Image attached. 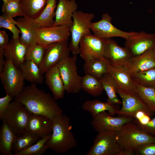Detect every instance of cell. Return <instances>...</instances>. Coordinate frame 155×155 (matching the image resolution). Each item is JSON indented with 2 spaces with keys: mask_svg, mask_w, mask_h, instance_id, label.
I'll use <instances>...</instances> for the list:
<instances>
[{
  "mask_svg": "<svg viewBox=\"0 0 155 155\" xmlns=\"http://www.w3.org/2000/svg\"><path fill=\"white\" fill-rule=\"evenodd\" d=\"M14 100L23 104L31 113L44 116L52 120L63 114L53 96L38 88L35 84L25 86Z\"/></svg>",
  "mask_w": 155,
  "mask_h": 155,
  "instance_id": "cell-1",
  "label": "cell"
},
{
  "mask_svg": "<svg viewBox=\"0 0 155 155\" xmlns=\"http://www.w3.org/2000/svg\"><path fill=\"white\" fill-rule=\"evenodd\" d=\"M52 131L46 142L49 149L59 154L76 147L78 142L71 131L70 119L63 114L53 119Z\"/></svg>",
  "mask_w": 155,
  "mask_h": 155,
  "instance_id": "cell-2",
  "label": "cell"
},
{
  "mask_svg": "<svg viewBox=\"0 0 155 155\" xmlns=\"http://www.w3.org/2000/svg\"><path fill=\"white\" fill-rule=\"evenodd\" d=\"M115 131L122 150L121 155H133L141 146L155 142V136L146 133L131 122L125 124Z\"/></svg>",
  "mask_w": 155,
  "mask_h": 155,
  "instance_id": "cell-3",
  "label": "cell"
},
{
  "mask_svg": "<svg viewBox=\"0 0 155 155\" xmlns=\"http://www.w3.org/2000/svg\"><path fill=\"white\" fill-rule=\"evenodd\" d=\"M94 15L93 13L76 11L73 14L72 22L69 28L71 40L69 44L72 54L77 55L80 53V43L85 36L91 34L90 26Z\"/></svg>",
  "mask_w": 155,
  "mask_h": 155,
  "instance_id": "cell-4",
  "label": "cell"
},
{
  "mask_svg": "<svg viewBox=\"0 0 155 155\" xmlns=\"http://www.w3.org/2000/svg\"><path fill=\"white\" fill-rule=\"evenodd\" d=\"M31 114L23 104L14 100L0 119L9 125L16 135H18L27 131Z\"/></svg>",
  "mask_w": 155,
  "mask_h": 155,
  "instance_id": "cell-5",
  "label": "cell"
},
{
  "mask_svg": "<svg viewBox=\"0 0 155 155\" xmlns=\"http://www.w3.org/2000/svg\"><path fill=\"white\" fill-rule=\"evenodd\" d=\"M77 55L66 57L56 65L63 82L66 91L76 93L81 90L82 77L78 74L76 65Z\"/></svg>",
  "mask_w": 155,
  "mask_h": 155,
  "instance_id": "cell-6",
  "label": "cell"
},
{
  "mask_svg": "<svg viewBox=\"0 0 155 155\" xmlns=\"http://www.w3.org/2000/svg\"><path fill=\"white\" fill-rule=\"evenodd\" d=\"M122 150L116 137L115 131L98 132L87 155H121Z\"/></svg>",
  "mask_w": 155,
  "mask_h": 155,
  "instance_id": "cell-7",
  "label": "cell"
},
{
  "mask_svg": "<svg viewBox=\"0 0 155 155\" xmlns=\"http://www.w3.org/2000/svg\"><path fill=\"white\" fill-rule=\"evenodd\" d=\"M0 77L6 94L14 98L22 92L25 87V79L21 70L9 60L6 59Z\"/></svg>",
  "mask_w": 155,
  "mask_h": 155,
  "instance_id": "cell-8",
  "label": "cell"
},
{
  "mask_svg": "<svg viewBox=\"0 0 155 155\" xmlns=\"http://www.w3.org/2000/svg\"><path fill=\"white\" fill-rule=\"evenodd\" d=\"M106 39L91 33L84 36L80 43V56L84 61L91 60H104Z\"/></svg>",
  "mask_w": 155,
  "mask_h": 155,
  "instance_id": "cell-9",
  "label": "cell"
},
{
  "mask_svg": "<svg viewBox=\"0 0 155 155\" xmlns=\"http://www.w3.org/2000/svg\"><path fill=\"white\" fill-rule=\"evenodd\" d=\"M112 19L108 13L103 14L101 19L91 24V31L96 36L102 38L110 39L113 37H120L125 40L129 39L137 32H127L121 30L111 23Z\"/></svg>",
  "mask_w": 155,
  "mask_h": 155,
  "instance_id": "cell-10",
  "label": "cell"
},
{
  "mask_svg": "<svg viewBox=\"0 0 155 155\" xmlns=\"http://www.w3.org/2000/svg\"><path fill=\"white\" fill-rule=\"evenodd\" d=\"M117 93L121 99L122 105L118 114L134 118L137 112L142 111L150 116L151 112L134 90L126 91L118 88Z\"/></svg>",
  "mask_w": 155,
  "mask_h": 155,
  "instance_id": "cell-11",
  "label": "cell"
},
{
  "mask_svg": "<svg viewBox=\"0 0 155 155\" xmlns=\"http://www.w3.org/2000/svg\"><path fill=\"white\" fill-rule=\"evenodd\" d=\"M68 40L54 43L47 46L44 58L40 66L43 75L61 60L69 56L71 51Z\"/></svg>",
  "mask_w": 155,
  "mask_h": 155,
  "instance_id": "cell-12",
  "label": "cell"
},
{
  "mask_svg": "<svg viewBox=\"0 0 155 155\" xmlns=\"http://www.w3.org/2000/svg\"><path fill=\"white\" fill-rule=\"evenodd\" d=\"M132 121V117L125 116L113 117L108 112L104 111L93 117L91 124L98 132L107 130L116 131L125 124Z\"/></svg>",
  "mask_w": 155,
  "mask_h": 155,
  "instance_id": "cell-13",
  "label": "cell"
},
{
  "mask_svg": "<svg viewBox=\"0 0 155 155\" xmlns=\"http://www.w3.org/2000/svg\"><path fill=\"white\" fill-rule=\"evenodd\" d=\"M36 34L37 43L46 47L68 40L70 36L69 28L61 26L37 28Z\"/></svg>",
  "mask_w": 155,
  "mask_h": 155,
  "instance_id": "cell-14",
  "label": "cell"
},
{
  "mask_svg": "<svg viewBox=\"0 0 155 155\" xmlns=\"http://www.w3.org/2000/svg\"><path fill=\"white\" fill-rule=\"evenodd\" d=\"M155 43V33L144 31L137 33L126 40L125 46L132 57L139 56L153 48Z\"/></svg>",
  "mask_w": 155,
  "mask_h": 155,
  "instance_id": "cell-15",
  "label": "cell"
},
{
  "mask_svg": "<svg viewBox=\"0 0 155 155\" xmlns=\"http://www.w3.org/2000/svg\"><path fill=\"white\" fill-rule=\"evenodd\" d=\"M104 56L115 67H125L132 57L125 47L120 46L114 40L106 39Z\"/></svg>",
  "mask_w": 155,
  "mask_h": 155,
  "instance_id": "cell-16",
  "label": "cell"
},
{
  "mask_svg": "<svg viewBox=\"0 0 155 155\" xmlns=\"http://www.w3.org/2000/svg\"><path fill=\"white\" fill-rule=\"evenodd\" d=\"M78 7L75 0H59L52 26H64L69 29L73 14L77 10Z\"/></svg>",
  "mask_w": 155,
  "mask_h": 155,
  "instance_id": "cell-17",
  "label": "cell"
},
{
  "mask_svg": "<svg viewBox=\"0 0 155 155\" xmlns=\"http://www.w3.org/2000/svg\"><path fill=\"white\" fill-rule=\"evenodd\" d=\"M131 75L155 67V52L152 48L131 59L125 67Z\"/></svg>",
  "mask_w": 155,
  "mask_h": 155,
  "instance_id": "cell-18",
  "label": "cell"
},
{
  "mask_svg": "<svg viewBox=\"0 0 155 155\" xmlns=\"http://www.w3.org/2000/svg\"><path fill=\"white\" fill-rule=\"evenodd\" d=\"M53 120L46 116L31 114L27 125V131L42 138L52 131Z\"/></svg>",
  "mask_w": 155,
  "mask_h": 155,
  "instance_id": "cell-19",
  "label": "cell"
},
{
  "mask_svg": "<svg viewBox=\"0 0 155 155\" xmlns=\"http://www.w3.org/2000/svg\"><path fill=\"white\" fill-rule=\"evenodd\" d=\"M28 46L22 42L20 38H12L4 49L5 57L19 68L25 61Z\"/></svg>",
  "mask_w": 155,
  "mask_h": 155,
  "instance_id": "cell-20",
  "label": "cell"
},
{
  "mask_svg": "<svg viewBox=\"0 0 155 155\" xmlns=\"http://www.w3.org/2000/svg\"><path fill=\"white\" fill-rule=\"evenodd\" d=\"M46 83L56 100L63 98L66 91L64 85L57 65L45 73Z\"/></svg>",
  "mask_w": 155,
  "mask_h": 155,
  "instance_id": "cell-21",
  "label": "cell"
},
{
  "mask_svg": "<svg viewBox=\"0 0 155 155\" xmlns=\"http://www.w3.org/2000/svg\"><path fill=\"white\" fill-rule=\"evenodd\" d=\"M107 73L113 78L118 88L126 91L134 90L133 81L125 67H115L110 63L108 66Z\"/></svg>",
  "mask_w": 155,
  "mask_h": 155,
  "instance_id": "cell-22",
  "label": "cell"
},
{
  "mask_svg": "<svg viewBox=\"0 0 155 155\" xmlns=\"http://www.w3.org/2000/svg\"><path fill=\"white\" fill-rule=\"evenodd\" d=\"M16 26L21 31L20 39L23 43L29 46L37 43L36 27L33 19L25 17L18 18L16 20Z\"/></svg>",
  "mask_w": 155,
  "mask_h": 155,
  "instance_id": "cell-23",
  "label": "cell"
},
{
  "mask_svg": "<svg viewBox=\"0 0 155 155\" xmlns=\"http://www.w3.org/2000/svg\"><path fill=\"white\" fill-rule=\"evenodd\" d=\"M82 108L84 111L89 112L92 117L104 111H107L113 116L118 114L119 110L115 104L98 100H86L83 104Z\"/></svg>",
  "mask_w": 155,
  "mask_h": 155,
  "instance_id": "cell-24",
  "label": "cell"
},
{
  "mask_svg": "<svg viewBox=\"0 0 155 155\" xmlns=\"http://www.w3.org/2000/svg\"><path fill=\"white\" fill-rule=\"evenodd\" d=\"M57 5L56 0H47L44 8L40 15L36 18L33 19L36 28L53 26Z\"/></svg>",
  "mask_w": 155,
  "mask_h": 155,
  "instance_id": "cell-25",
  "label": "cell"
},
{
  "mask_svg": "<svg viewBox=\"0 0 155 155\" xmlns=\"http://www.w3.org/2000/svg\"><path fill=\"white\" fill-rule=\"evenodd\" d=\"M25 79L32 84H42L44 78L40 67L34 62L25 61L19 67Z\"/></svg>",
  "mask_w": 155,
  "mask_h": 155,
  "instance_id": "cell-26",
  "label": "cell"
},
{
  "mask_svg": "<svg viewBox=\"0 0 155 155\" xmlns=\"http://www.w3.org/2000/svg\"><path fill=\"white\" fill-rule=\"evenodd\" d=\"M16 135L5 122H3L0 129V154L13 155L12 145Z\"/></svg>",
  "mask_w": 155,
  "mask_h": 155,
  "instance_id": "cell-27",
  "label": "cell"
},
{
  "mask_svg": "<svg viewBox=\"0 0 155 155\" xmlns=\"http://www.w3.org/2000/svg\"><path fill=\"white\" fill-rule=\"evenodd\" d=\"M110 60L95 59L84 61L83 69L85 74L89 75L100 79L107 73L108 66Z\"/></svg>",
  "mask_w": 155,
  "mask_h": 155,
  "instance_id": "cell-28",
  "label": "cell"
},
{
  "mask_svg": "<svg viewBox=\"0 0 155 155\" xmlns=\"http://www.w3.org/2000/svg\"><path fill=\"white\" fill-rule=\"evenodd\" d=\"M47 0H19L24 16L34 19L40 14Z\"/></svg>",
  "mask_w": 155,
  "mask_h": 155,
  "instance_id": "cell-29",
  "label": "cell"
},
{
  "mask_svg": "<svg viewBox=\"0 0 155 155\" xmlns=\"http://www.w3.org/2000/svg\"><path fill=\"white\" fill-rule=\"evenodd\" d=\"M41 138L39 136L27 131L16 135L12 147L13 155L26 149L36 143Z\"/></svg>",
  "mask_w": 155,
  "mask_h": 155,
  "instance_id": "cell-30",
  "label": "cell"
},
{
  "mask_svg": "<svg viewBox=\"0 0 155 155\" xmlns=\"http://www.w3.org/2000/svg\"><path fill=\"white\" fill-rule=\"evenodd\" d=\"M81 86V90L95 97L100 95L104 90L100 80L89 75L82 77Z\"/></svg>",
  "mask_w": 155,
  "mask_h": 155,
  "instance_id": "cell-31",
  "label": "cell"
},
{
  "mask_svg": "<svg viewBox=\"0 0 155 155\" xmlns=\"http://www.w3.org/2000/svg\"><path fill=\"white\" fill-rule=\"evenodd\" d=\"M100 80L108 96L106 102L114 104H121V102L117 95L118 86L112 76L107 73Z\"/></svg>",
  "mask_w": 155,
  "mask_h": 155,
  "instance_id": "cell-32",
  "label": "cell"
},
{
  "mask_svg": "<svg viewBox=\"0 0 155 155\" xmlns=\"http://www.w3.org/2000/svg\"><path fill=\"white\" fill-rule=\"evenodd\" d=\"M135 91L151 112H155V89L144 86L134 82Z\"/></svg>",
  "mask_w": 155,
  "mask_h": 155,
  "instance_id": "cell-33",
  "label": "cell"
},
{
  "mask_svg": "<svg viewBox=\"0 0 155 155\" xmlns=\"http://www.w3.org/2000/svg\"><path fill=\"white\" fill-rule=\"evenodd\" d=\"M131 75L134 82L144 86L155 89V67Z\"/></svg>",
  "mask_w": 155,
  "mask_h": 155,
  "instance_id": "cell-34",
  "label": "cell"
},
{
  "mask_svg": "<svg viewBox=\"0 0 155 155\" xmlns=\"http://www.w3.org/2000/svg\"><path fill=\"white\" fill-rule=\"evenodd\" d=\"M47 47L38 43L28 46L25 61H32L40 67L44 58Z\"/></svg>",
  "mask_w": 155,
  "mask_h": 155,
  "instance_id": "cell-35",
  "label": "cell"
},
{
  "mask_svg": "<svg viewBox=\"0 0 155 155\" xmlns=\"http://www.w3.org/2000/svg\"><path fill=\"white\" fill-rule=\"evenodd\" d=\"M50 135L41 138L40 140L26 149L16 155H42L49 149L46 142L50 138Z\"/></svg>",
  "mask_w": 155,
  "mask_h": 155,
  "instance_id": "cell-36",
  "label": "cell"
},
{
  "mask_svg": "<svg viewBox=\"0 0 155 155\" xmlns=\"http://www.w3.org/2000/svg\"><path fill=\"white\" fill-rule=\"evenodd\" d=\"M2 10L3 14L13 18L17 16H24L19 0H8L3 3Z\"/></svg>",
  "mask_w": 155,
  "mask_h": 155,
  "instance_id": "cell-37",
  "label": "cell"
},
{
  "mask_svg": "<svg viewBox=\"0 0 155 155\" xmlns=\"http://www.w3.org/2000/svg\"><path fill=\"white\" fill-rule=\"evenodd\" d=\"M13 18L3 14L0 16V28H4L9 30L12 33V38L18 39L21 31L16 27V22Z\"/></svg>",
  "mask_w": 155,
  "mask_h": 155,
  "instance_id": "cell-38",
  "label": "cell"
},
{
  "mask_svg": "<svg viewBox=\"0 0 155 155\" xmlns=\"http://www.w3.org/2000/svg\"><path fill=\"white\" fill-rule=\"evenodd\" d=\"M135 154L140 155H155V142L141 146L136 150Z\"/></svg>",
  "mask_w": 155,
  "mask_h": 155,
  "instance_id": "cell-39",
  "label": "cell"
},
{
  "mask_svg": "<svg viewBox=\"0 0 155 155\" xmlns=\"http://www.w3.org/2000/svg\"><path fill=\"white\" fill-rule=\"evenodd\" d=\"M135 124L142 130L150 135L155 134V117L146 124H140L135 121Z\"/></svg>",
  "mask_w": 155,
  "mask_h": 155,
  "instance_id": "cell-40",
  "label": "cell"
},
{
  "mask_svg": "<svg viewBox=\"0 0 155 155\" xmlns=\"http://www.w3.org/2000/svg\"><path fill=\"white\" fill-rule=\"evenodd\" d=\"M13 98V97L7 94H6L4 97L0 98V118L8 107Z\"/></svg>",
  "mask_w": 155,
  "mask_h": 155,
  "instance_id": "cell-41",
  "label": "cell"
},
{
  "mask_svg": "<svg viewBox=\"0 0 155 155\" xmlns=\"http://www.w3.org/2000/svg\"><path fill=\"white\" fill-rule=\"evenodd\" d=\"M8 36L4 30L0 31V50H4L9 43Z\"/></svg>",
  "mask_w": 155,
  "mask_h": 155,
  "instance_id": "cell-42",
  "label": "cell"
},
{
  "mask_svg": "<svg viewBox=\"0 0 155 155\" xmlns=\"http://www.w3.org/2000/svg\"><path fill=\"white\" fill-rule=\"evenodd\" d=\"M4 50H0V73L2 72L5 63V60L4 59V57H5Z\"/></svg>",
  "mask_w": 155,
  "mask_h": 155,
  "instance_id": "cell-43",
  "label": "cell"
},
{
  "mask_svg": "<svg viewBox=\"0 0 155 155\" xmlns=\"http://www.w3.org/2000/svg\"><path fill=\"white\" fill-rule=\"evenodd\" d=\"M154 51V52H155V43L154 44V45L153 48H152Z\"/></svg>",
  "mask_w": 155,
  "mask_h": 155,
  "instance_id": "cell-44",
  "label": "cell"
},
{
  "mask_svg": "<svg viewBox=\"0 0 155 155\" xmlns=\"http://www.w3.org/2000/svg\"><path fill=\"white\" fill-rule=\"evenodd\" d=\"M3 3H5L7 2L8 0H2Z\"/></svg>",
  "mask_w": 155,
  "mask_h": 155,
  "instance_id": "cell-45",
  "label": "cell"
}]
</instances>
